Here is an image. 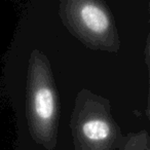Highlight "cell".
I'll return each mask as SVG.
<instances>
[{
  "mask_svg": "<svg viewBox=\"0 0 150 150\" xmlns=\"http://www.w3.org/2000/svg\"><path fill=\"white\" fill-rule=\"evenodd\" d=\"M76 102L71 121L75 150H114L121 134L108 101L83 91Z\"/></svg>",
  "mask_w": 150,
  "mask_h": 150,
  "instance_id": "cell-2",
  "label": "cell"
},
{
  "mask_svg": "<svg viewBox=\"0 0 150 150\" xmlns=\"http://www.w3.org/2000/svg\"><path fill=\"white\" fill-rule=\"evenodd\" d=\"M27 119L34 141L54 149L58 141V95L50 62L38 50L32 52L28 67Z\"/></svg>",
  "mask_w": 150,
  "mask_h": 150,
  "instance_id": "cell-1",
  "label": "cell"
},
{
  "mask_svg": "<svg viewBox=\"0 0 150 150\" xmlns=\"http://www.w3.org/2000/svg\"><path fill=\"white\" fill-rule=\"evenodd\" d=\"M73 19L72 23L76 34L86 45L112 52L118 48L112 21L107 11L100 4L94 1L82 2Z\"/></svg>",
  "mask_w": 150,
  "mask_h": 150,
  "instance_id": "cell-3",
  "label": "cell"
}]
</instances>
